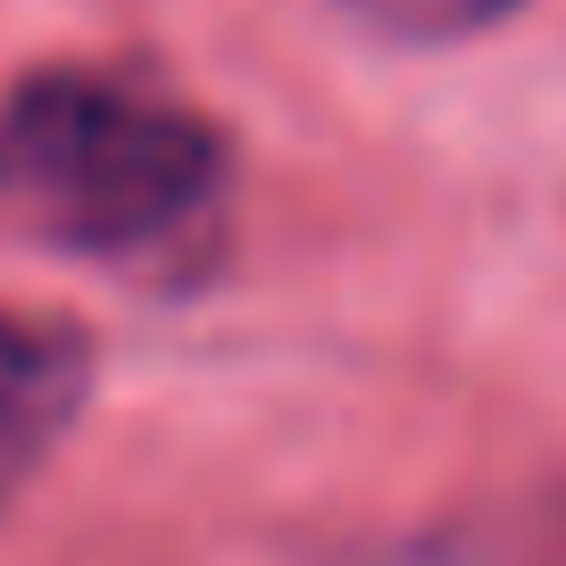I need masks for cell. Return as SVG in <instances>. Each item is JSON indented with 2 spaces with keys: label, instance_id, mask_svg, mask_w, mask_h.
<instances>
[{
  "label": "cell",
  "instance_id": "cell-1",
  "mask_svg": "<svg viewBox=\"0 0 566 566\" xmlns=\"http://www.w3.org/2000/svg\"><path fill=\"white\" fill-rule=\"evenodd\" d=\"M233 150L200 108L108 67L0 92V226L67 259H159L217 217Z\"/></svg>",
  "mask_w": 566,
  "mask_h": 566
},
{
  "label": "cell",
  "instance_id": "cell-2",
  "mask_svg": "<svg viewBox=\"0 0 566 566\" xmlns=\"http://www.w3.org/2000/svg\"><path fill=\"white\" fill-rule=\"evenodd\" d=\"M92 391V342L67 317L0 308V509L42 475Z\"/></svg>",
  "mask_w": 566,
  "mask_h": 566
},
{
  "label": "cell",
  "instance_id": "cell-3",
  "mask_svg": "<svg viewBox=\"0 0 566 566\" xmlns=\"http://www.w3.org/2000/svg\"><path fill=\"white\" fill-rule=\"evenodd\" d=\"M400 566H566V475L442 516L424 542L400 549Z\"/></svg>",
  "mask_w": 566,
  "mask_h": 566
},
{
  "label": "cell",
  "instance_id": "cell-4",
  "mask_svg": "<svg viewBox=\"0 0 566 566\" xmlns=\"http://www.w3.org/2000/svg\"><path fill=\"white\" fill-rule=\"evenodd\" d=\"M358 25H375V34L391 42H467L483 34V25L516 18L525 0H342Z\"/></svg>",
  "mask_w": 566,
  "mask_h": 566
}]
</instances>
